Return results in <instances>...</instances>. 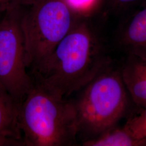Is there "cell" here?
<instances>
[{
	"label": "cell",
	"mask_w": 146,
	"mask_h": 146,
	"mask_svg": "<svg viewBox=\"0 0 146 146\" xmlns=\"http://www.w3.org/2000/svg\"><path fill=\"white\" fill-rule=\"evenodd\" d=\"M112 63L86 19L76 21L46 60L31 70L34 83L65 98L78 92Z\"/></svg>",
	"instance_id": "cell-1"
},
{
	"label": "cell",
	"mask_w": 146,
	"mask_h": 146,
	"mask_svg": "<svg viewBox=\"0 0 146 146\" xmlns=\"http://www.w3.org/2000/svg\"><path fill=\"white\" fill-rule=\"evenodd\" d=\"M18 122L25 146L76 145L78 128L73 101L37 84L19 105Z\"/></svg>",
	"instance_id": "cell-2"
},
{
	"label": "cell",
	"mask_w": 146,
	"mask_h": 146,
	"mask_svg": "<svg viewBox=\"0 0 146 146\" xmlns=\"http://www.w3.org/2000/svg\"><path fill=\"white\" fill-rule=\"evenodd\" d=\"M73 101L76 112L78 136L92 140L114 127L127 114L129 95L120 68L111 63L81 89Z\"/></svg>",
	"instance_id": "cell-3"
},
{
	"label": "cell",
	"mask_w": 146,
	"mask_h": 146,
	"mask_svg": "<svg viewBox=\"0 0 146 146\" xmlns=\"http://www.w3.org/2000/svg\"><path fill=\"white\" fill-rule=\"evenodd\" d=\"M22 11L28 68L46 60L79 19L63 0H35Z\"/></svg>",
	"instance_id": "cell-4"
},
{
	"label": "cell",
	"mask_w": 146,
	"mask_h": 146,
	"mask_svg": "<svg viewBox=\"0 0 146 146\" xmlns=\"http://www.w3.org/2000/svg\"><path fill=\"white\" fill-rule=\"evenodd\" d=\"M22 8L6 11L0 21V82L19 104L34 86L26 62Z\"/></svg>",
	"instance_id": "cell-5"
},
{
	"label": "cell",
	"mask_w": 146,
	"mask_h": 146,
	"mask_svg": "<svg viewBox=\"0 0 146 146\" xmlns=\"http://www.w3.org/2000/svg\"><path fill=\"white\" fill-rule=\"evenodd\" d=\"M120 71L131 99L141 108L146 106V48L125 52Z\"/></svg>",
	"instance_id": "cell-6"
},
{
	"label": "cell",
	"mask_w": 146,
	"mask_h": 146,
	"mask_svg": "<svg viewBox=\"0 0 146 146\" xmlns=\"http://www.w3.org/2000/svg\"><path fill=\"white\" fill-rule=\"evenodd\" d=\"M19 105L0 82V146H23L18 122Z\"/></svg>",
	"instance_id": "cell-7"
},
{
	"label": "cell",
	"mask_w": 146,
	"mask_h": 146,
	"mask_svg": "<svg viewBox=\"0 0 146 146\" xmlns=\"http://www.w3.org/2000/svg\"><path fill=\"white\" fill-rule=\"evenodd\" d=\"M117 37L125 52L146 48V4L122 25Z\"/></svg>",
	"instance_id": "cell-8"
},
{
	"label": "cell",
	"mask_w": 146,
	"mask_h": 146,
	"mask_svg": "<svg viewBox=\"0 0 146 146\" xmlns=\"http://www.w3.org/2000/svg\"><path fill=\"white\" fill-rule=\"evenodd\" d=\"M84 146H141V141L136 140L125 125H116L105 131L92 140L84 141Z\"/></svg>",
	"instance_id": "cell-9"
},
{
	"label": "cell",
	"mask_w": 146,
	"mask_h": 146,
	"mask_svg": "<svg viewBox=\"0 0 146 146\" xmlns=\"http://www.w3.org/2000/svg\"><path fill=\"white\" fill-rule=\"evenodd\" d=\"M141 110L138 114L129 118L124 125L136 140L141 141L142 146L146 139V106Z\"/></svg>",
	"instance_id": "cell-10"
},
{
	"label": "cell",
	"mask_w": 146,
	"mask_h": 146,
	"mask_svg": "<svg viewBox=\"0 0 146 146\" xmlns=\"http://www.w3.org/2000/svg\"><path fill=\"white\" fill-rule=\"evenodd\" d=\"M78 19H86L93 12L101 0H63Z\"/></svg>",
	"instance_id": "cell-11"
},
{
	"label": "cell",
	"mask_w": 146,
	"mask_h": 146,
	"mask_svg": "<svg viewBox=\"0 0 146 146\" xmlns=\"http://www.w3.org/2000/svg\"><path fill=\"white\" fill-rule=\"evenodd\" d=\"M35 0H0V13L17 7H27Z\"/></svg>",
	"instance_id": "cell-12"
},
{
	"label": "cell",
	"mask_w": 146,
	"mask_h": 146,
	"mask_svg": "<svg viewBox=\"0 0 146 146\" xmlns=\"http://www.w3.org/2000/svg\"><path fill=\"white\" fill-rule=\"evenodd\" d=\"M140 0H108L109 5L115 11L124 10Z\"/></svg>",
	"instance_id": "cell-13"
},
{
	"label": "cell",
	"mask_w": 146,
	"mask_h": 146,
	"mask_svg": "<svg viewBox=\"0 0 146 146\" xmlns=\"http://www.w3.org/2000/svg\"><path fill=\"white\" fill-rule=\"evenodd\" d=\"M146 146V139L144 140L143 142V146Z\"/></svg>",
	"instance_id": "cell-14"
}]
</instances>
